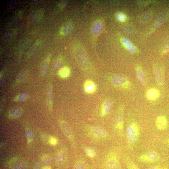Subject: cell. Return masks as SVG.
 <instances>
[{
	"mask_svg": "<svg viewBox=\"0 0 169 169\" xmlns=\"http://www.w3.org/2000/svg\"><path fill=\"white\" fill-rule=\"evenodd\" d=\"M141 129L138 124L132 121L128 125L126 129V137L128 147L132 150L135 147L139 138Z\"/></svg>",
	"mask_w": 169,
	"mask_h": 169,
	"instance_id": "6da1fadb",
	"label": "cell"
},
{
	"mask_svg": "<svg viewBox=\"0 0 169 169\" xmlns=\"http://www.w3.org/2000/svg\"><path fill=\"white\" fill-rule=\"evenodd\" d=\"M124 106H120L116 112L114 123V128L116 132L122 138L124 135Z\"/></svg>",
	"mask_w": 169,
	"mask_h": 169,
	"instance_id": "7a4b0ae2",
	"label": "cell"
},
{
	"mask_svg": "<svg viewBox=\"0 0 169 169\" xmlns=\"http://www.w3.org/2000/svg\"><path fill=\"white\" fill-rule=\"evenodd\" d=\"M104 169H123L118 154L111 152L106 156L104 163Z\"/></svg>",
	"mask_w": 169,
	"mask_h": 169,
	"instance_id": "3957f363",
	"label": "cell"
},
{
	"mask_svg": "<svg viewBox=\"0 0 169 169\" xmlns=\"http://www.w3.org/2000/svg\"><path fill=\"white\" fill-rule=\"evenodd\" d=\"M110 81L113 85L117 88L124 89H130L132 87L131 84L126 76L121 75H116L112 76Z\"/></svg>",
	"mask_w": 169,
	"mask_h": 169,
	"instance_id": "277c9868",
	"label": "cell"
},
{
	"mask_svg": "<svg viewBox=\"0 0 169 169\" xmlns=\"http://www.w3.org/2000/svg\"><path fill=\"white\" fill-rule=\"evenodd\" d=\"M160 158L157 152L154 151H149L140 155L138 157V160L141 162L152 163L159 161Z\"/></svg>",
	"mask_w": 169,
	"mask_h": 169,
	"instance_id": "5b68a950",
	"label": "cell"
},
{
	"mask_svg": "<svg viewBox=\"0 0 169 169\" xmlns=\"http://www.w3.org/2000/svg\"><path fill=\"white\" fill-rule=\"evenodd\" d=\"M153 70L156 81L158 86L162 87L164 86V75L162 68L157 65L153 66Z\"/></svg>",
	"mask_w": 169,
	"mask_h": 169,
	"instance_id": "8992f818",
	"label": "cell"
},
{
	"mask_svg": "<svg viewBox=\"0 0 169 169\" xmlns=\"http://www.w3.org/2000/svg\"><path fill=\"white\" fill-rule=\"evenodd\" d=\"M91 132L95 137L100 138L104 139L107 138L108 135V132L104 128L99 126H92Z\"/></svg>",
	"mask_w": 169,
	"mask_h": 169,
	"instance_id": "52a82bcc",
	"label": "cell"
},
{
	"mask_svg": "<svg viewBox=\"0 0 169 169\" xmlns=\"http://www.w3.org/2000/svg\"><path fill=\"white\" fill-rule=\"evenodd\" d=\"M167 119L164 115L157 116L155 120V125L157 129L159 131L166 130L168 126Z\"/></svg>",
	"mask_w": 169,
	"mask_h": 169,
	"instance_id": "ba28073f",
	"label": "cell"
},
{
	"mask_svg": "<svg viewBox=\"0 0 169 169\" xmlns=\"http://www.w3.org/2000/svg\"><path fill=\"white\" fill-rule=\"evenodd\" d=\"M146 96L147 99L149 101H155L159 98L160 93L159 90L156 88H150L146 92Z\"/></svg>",
	"mask_w": 169,
	"mask_h": 169,
	"instance_id": "9c48e42d",
	"label": "cell"
},
{
	"mask_svg": "<svg viewBox=\"0 0 169 169\" xmlns=\"http://www.w3.org/2000/svg\"><path fill=\"white\" fill-rule=\"evenodd\" d=\"M60 124L61 129L65 136L70 140L73 141L74 136L69 124L63 120L61 121Z\"/></svg>",
	"mask_w": 169,
	"mask_h": 169,
	"instance_id": "30bf717a",
	"label": "cell"
},
{
	"mask_svg": "<svg viewBox=\"0 0 169 169\" xmlns=\"http://www.w3.org/2000/svg\"><path fill=\"white\" fill-rule=\"evenodd\" d=\"M113 106L112 101L110 99L105 100L103 104L101 110V115L104 117L108 115L110 112Z\"/></svg>",
	"mask_w": 169,
	"mask_h": 169,
	"instance_id": "8fae6325",
	"label": "cell"
},
{
	"mask_svg": "<svg viewBox=\"0 0 169 169\" xmlns=\"http://www.w3.org/2000/svg\"><path fill=\"white\" fill-rule=\"evenodd\" d=\"M84 91L88 94H94L97 90L96 84L90 80H87L84 82Z\"/></svg>",
	"mask_w": 169,
	"mask_h": 169,
	"instance_id": "7c38bea8",
	"label": "cell"
},
{
	"mask_svg": "<svg viewBox=\"0 0 169 169\" xmlns=\"http://www.w3.org/2000/svg\"><path fill=\"white\" fill-rule=\"evenodd\" d=\"M53 87L52 84L50 83L48 85L47 89V104L50 110H51L53 107Z\"/></svg>",
	"mask_w": 169,
	"mask_h": 169,
	"instance_id": "4fadbf2b",
	"label": "cell"
},
{
	"mask_svg": "<svg viewBox=\"0 0 169 169\" xmlns=\"http://www.w3.org/2000/svg\"><path fill=\"white\" fill-rule=\"evenodd\" d=\"M135 71L137 78L141 83L143 86L146 84V79L142 68L139 66L135 68Z\"/></svg>",
	"mask_w": 169,
	"mask_h": 169,
	"instance_id": "5bb4252c",
	"label": "cell"
},
{
	"mask_svg": "<svg viewBox=\"0 0 169 169\" xmlns=\"http://www.w3.org/2000/svg\"><path fill=\"white\" fill-rule=\"evenodd\" d=\"M66 158V152L64 150L59 151L56 155L55 157V161L58 165L62 164Z\"/></svg>",
	"mask_w": 169,
	"mask_h": 169,
	"instance_id": "9a60e30c",
	"label": "cell"
},
{
	"mask_svg": "<svg viewBox=\"0 0 169 169\" xmlns=\"http://www.w3.org/2000/svg\"><path fill=\"white\" fill-rule=\"evenodd\" d=\"M123 46L131 53H134L136 51L135 47L133 44L128 39L123 38L121 39Z\"/></svg>",
	"mask_w": 169,
	"mask_h": 169,
	"instance_id": "2e32d148",
	"label": "cell"
},
{
	"mask_svg": "<svg viewBox=\"0 0 169 169\" xmlns=\"http://www.w3.org/2000/svg\"><path fill=\"white\" fill-rule=\"evenodd\" d=\"M123 161L128 169H140L128 156H124Z\"/></svg>",
	"mask_w": 169,
	"mask_h": 169,
	"instance_id": "e0dca14e",
	"label": "cell"
},
{
	"mask_svg": "<svg viewBox=\"0 0 169 169\" xmlns=\"http://www.w3.org/2000/svg\"><path fill=\"white\" fill-rule=\"evenodd\" d=\"M73 29L72 25L67 23L63 25L60 30V33L62 36H67L70 34Z\"/></svg>",
	"mask_w": 169,
	"mask_h": 169,
	"instance_id": "ac0fdd59",
	"label": "cell"
},
{
	"mask_svg": "<svg viewBox=\"0 0 169 169\" xmlns=\"http://www.w3.org/2000/svg\"><path fill=\"white\" fill-rule=\"evenodd\" d=\"M70 73V68L66 66L62 67L58 72V75L59 76L64 79L68 77Z\"/></svg>",
	"mask_w": 169,
	"mask_h": 169,
	"instance_id": "d6986e66",
	"label": "cell"
},
{
	"mask_svg": "<svg viewBox=\"0 0 169 169\" xmlns=\"http://www.w3.org/2000/svg\"><path fill=\"white\" fill-rule=\"evenodd\" d=\"M167 16L166 14H162L156 20L152 26V29H155L161 26L166 21Z\"/></svg>",
	"mask_w": 169,
	"mask_h": 169,
	"instance_id": "ffe728a7",
	"label": "cell"
},
{
	"mask_svg": "<svg viewBox=\"0 0 169 169\" xmlns=\"http://www.w3.org/2000/svg\"><path fill=\"white\" fill-rule=\"evenodd\" d=\"M44 14L43 9H40L37 10L33 14L31 19L34 22H37L40 21L43 17Z\"/></svg>",
	"mask_w": 169,
	"mask_h": 169,
	"instance_id": "44dd1931",
	"label": "cell"
},
{
	"mask_svg": "<svg viewBox=\"0 0 169 169\" xmlns=\"http://www.w3.org/2000/svg\"><path fill=\"white\" fill-rule=\"evenodd\" d=\"M51 56L49 55L45 59L41 65V73L42 75H45L47 71L49 63L50 62Z\"/></svg>",
	"mask_w": 169,
	"mask_h": 169,
	"instance_id": "7402d4cb",
	"label": "cell"
},
{
	"mask_svg": "<svg viewBox=\"0 0 169 169\" xmlns=\"http://www.w3.org/2000/svg\"><path fill=\"white\" fill-rule=\"evenodd\" d=\"M103 28L102 24L99 22H97L93 25L92 31L94 35L97 36L101 33Z\"/></svg>",
	"mask_w": 169,
	"mask_h": 169,
	"instance_id": "603a6c76",
	"label": "cell"
},
{
	"mask_svg": "<svg viewBox=\"0 0 169 169\" xmlns=\"http://www.w3.org/2000/svg\"><path fill=\"white\" fill-rule=\"evenodd\" d=\"M17 30L16 29H11L5 32L2 36L1 40H5L14 36L16 33Z\"/></svg>",
	"mask_w": 169,
	"mask_h": 169,
	"instance_id": "cb8c5ba5",
	"label": "cell"
},
{
	"mask_svg": "<svg viewBox=\"0 0 169 169\" xmlns=\"http://www.w3.org/2000/svg\"><path fill=\"white\" fill-rule=\"evenodd\" d=\"M22 110L21 108H16L12 110L9 113V117L12 118H18L22 115Z\"/></svg>",
	"mask_w": 169,
	"mask_h": 169,
	"instance_id": "d4e9b609",
	"label": "cell"
},
{
	"mask_svg": "<svg viewBox=\"0 0 169 169\" xmlns=\"http://www.w3.org/2000/svg\"><path fill=\"white\" fill-rule=\"evenodd\" d=\"M41 42L39 41H36L30 48L28 52V57H31L39 48L41 45Z\"/></svg>",
	"mask_w": 169,
	"mask_h": 169,
	"instance_id": "484cf974",
	"label": "cell"
},
{
	"mask_svg": "<svg viewBox=\"0 0 169 169\" xmlns=\"http://www.w3.org/2000/svg\"><path fill=\"white\" fill-rule=\"evenodd\" d=\"M28 72L27 70H23L21 72L17 77L16 80L17 82H20L24 80L28 76Z\"/></svg>",
	"mask_w": 169,
	"mask_h": 169,
	"instance_id": "4316f807",
	"label": "cell"
},
{
	"mask_svg": "<svg viewBox=\"0 0 169 169\" xmlns=\"http://www.w3.org/2000/svg\"><path fill=\"white\" fill-rule=\"evenodd\" d=\"M41 161L43 164L46 166H49L52 163V157L49 155H45L42 156Z\"/></svg>",
	"mask_w": 169,
	"mask_h": 169,
	"instance_id": "83f0119b",
	"label": "cell"
},
{
	"mask_svg": "<svg viewBox=\"0 0 169 169\" xmlns=\"http://www.w3.org/2000/svg\"><path fill=\"white\" fill-rule=\"evenodd\" d=\"M63 65L62 61L61 60H57L55 62L52 68V72L53 73H55L59 70L62 67Z\"/></svg>",
	"mask_w": 169,
	"mask_h": 169,
	"instance_id": "f1b7e54d",
	"label": "cell"
},
{
	"mask_svg": "<svg viewBox=\"0 0 169 169\" xmlns=\"http://www.w3.org/2000/svg\"><path fill=\"white\" fill-rule=\"evenodd\" d=\"M74 169H87V165L84 161H79L75 164Z\"/></svg>",
	"mask_w": 169,
	"mask_h": 169,
	"instance_id": "f546056e",
	"label": "cell"
},
{
	"mask_svg": "<svg viewBox=\"0 0 169 169\" xmlns=\"http://www.w3.org/2000/svg\"><path fill=\"white\" fill-rule=\"evenodd\" d=\"M28 98V94L24 93L19 95L16 97L14 99L15 101H23L26 100Z\"/></svg>",
	"mask_w": 169,
	"mask_h": 169,
	"instance_id": "4dcf8cb0",
	"label": "cell"
},
{
	"mask_svg": "<svg viewBox=\"0 0 169 169\" xmlns=\"http://www.w3.org/2000/svg\"><path fill=\"white\" fill-rule=\"evenodd\" d=\"M26 134L28 143H31L34 138V135L33 132L31 129H27L26 130Z\"/></svg>",
	"mask_w": 169,
	"mask_h": 169,
	"instance_id": "1f68e13d",
	"label": "cell"
},
{
	"mask_svg": "<svg viewBox=\"0 0 169 169\" xmlns=\"http://www.w3.org/2000/svg\"><path fill=\"white\" fill-rule=\"evenodd\" d=\"M151 16L149 13H146L142 15L140 17V20L142 22H147L150 20Z\"/></svg>",
	"mask_w": 169,
	"mask_h": 169,
	"instance_id": "d6a6232c",
	"label": "cell"
},
{
	"mask_svg": "<svg viewBox=\"0 0 169 169\" xmlns=\"http://www.w3.org/2000/svg\"><path fill=\"white\" fill-rule=\"evenodd\" d=\"M117 20L122 22H125L127 20V17L125 14L122 12L118 13L116 15Z\"/></svg>",
	"mask_w": 169,
	"mask_h": 169,
	"instance_id": "836d02e7",
	"label": "cell"
},
{
	"mask_svg": "<svg viewBox=\"0 0 169 169\" xmlns=\"http://www.w3.org/2000/svg\"><path fill=\"white\" fill-rule=\"evenodd\" d=\"M85 152L87 155L90 157H94L96 155L95 151L91 147H87L85 149Z\"/></svg>",
	"mask_w": 169,
	"mask_h": 169,
	"instance_id": "e575fe53",
	"label": "cell"
},
{
	"mask_svg": "<svg viewBox=\"0 0 169 169\" xmlns=\"http://www.w3.org/2000/svg\"><path fill=\"white\" fill-rule=\"evenodd\" d=\"M14 169H26L25 166L22 162H18L15 164Z\"/></svg>",
	"mask_w": 169,
	"mask_h": 169,
	"instance_id": "d590c367",
	"label": "cell"
},
{
	"mask_svg": "<svg viewBox=\"0 0 169 169\" xmlns=\"http://www.w3.org/2000/svg\"><path fill=\"white\" fill-rule=\"evenodd\" d=\"M31 41L30 40H27L23 42L20 47L21 50H24L30 46Z\"/></svg>",
	"mask_w": 169,
	"mask_h": 169,
	"instance_id": "8d00e7d4",
	"label": "cell"
},
{
	"mask_svg": "<svg viewBox=\"0 0 169 169\" xmlns=\"http://www.w3.org/2000/svg\"><path fill=\"white\" fill-rule=\"evenodd\" d=\"M169 52V40L166 42L164 45L162 53V56H163Z\"/></svg>",
	"mask_w": 169,
	"mask_h": 169,
	"instance_id": "74e56055",
	"label": "cell"
},
{
	"mask_svg": "<svg viewBox=\"0 0 169 169\" xmlns=\"http://www.w3.org/2000/svg\"><path fill=\"white\" fill-rule=\"evenodd\" d=\"M49 142L52 145H56L57 142L58 141L56 138L53 137H50Z\"/></svg>",
	"mask_w": 169,
	"mask_h": 169,
	"instance_id": "f35d334b",
	"label": "cell"
},
{
	"mask_svg": "<svg viewBox=\"0 0 169 169\" xmlns=\"http://www.w3.org/2000/svg\"><path fill=\"white\" fill-rule=\"evenodd\" d=\"M67 3V1H62L60 2L59 4L60 8L61 9H63Z\"/></svg>",
	"mask_w": 169,
	"mask_h": 169,
	"instance_id": "ab89813d",
	"label": "cell"
},
{
	"mask_svg": "<svg viewBox=\"0 0 169 169\" xmlns=\"http://www.w3.org/2000/svg\"><path fill=\"white\" fill-rule=\"evenodd\" d=\"M42 165L40 162L37 163L35 165L34 169H42Z\"/></svg>",
	"mask_w": 169,
	"mask_h": 169,
	"instance_id": "60d3db41",
	"label": "cell"
},
{
	"mask_svg": "<svg viewBox=\"0 0 169 169\" xmlns=\"http://www.w3.org/2000/svg\"><path fill=\"white\" fill-rule=\"evenodd\" d=\"M123 31L128 36H131L132 34V32L128 28H125L123 29Z\"/></svg>",
	"mask_w": 169,
	"mask_h": 169,
	"instance_id": "b9f144b4",
	"label": "cell"
},
{
	"mask_svg": "<svg viewBox=\"0 0 169 169\" xmlns=\"http://www.w3.org/2000/svg\"><path fill=\"white\" fill-rule=\"evenodd\" d=\"M17 3L16 1H12L9 3V6L11 8L13 7L16 5Z\"/></svg>",
	"mask_w": 169,
	"mask_h": 169,
	"instance_id": "7bdbcfd3",
	"label": "cell"
},
{
	"mask_svg": "<svg viewBox=\"0 0 169 169\" xmlns=\"http://www.w3.org/2000/svg\"><path fill=\"white\" fill-rule=\"evenodd\" d=\"M147 169H161L159 167H158L155 166L150 167Z\"/></svg>",
	"mask_w": 169,
	"mask_h": 169,
	"instance_id": "ee69618b",
	"label": "cell"
},
{
	"mask_svg": "<svg viewBox=\"0 0 169 169\" xmlns=\"http://www.w3.org/2000/svg\"><path fill=\"white\" fill-rule=\"evenodd\" d=\"M42 169H51V167L49 166H46L43 167Z\"/></svg>",
	"mask_w": 169,
	"mask_h": 169,
	"instance_id": "f6af8a7d",
	"label": "cell"
},
{
	"mask_svg": "<svg viewBox=\"0 0 169 169\" xmlns=\"http://www.w3.org/2000/svg\"><path fill=\"white\" fill-rule=\"evenodd\" d=\"M167 169L166 168H162V169Z\"/></svg>",
	"mask_w": 169,
	"mask_h": 169,
	"instance_id": "bcb514c9",
	"label": "cell"
},
{
	"mask_svg": "<svg viewBox=\"0 0 169 169\" xmlns=\"http://www.w3.org/2000/svg\"><path fill=\"white\" fill-rule=\"evenodd\" d=\"M168 142H169V138L168 139Z\"/></svg>",
	"mask_w": 169,
	"mask_h": 169,
	"instance_id": "7dc6e473",
	"label": "cell"
}]
</instances>
